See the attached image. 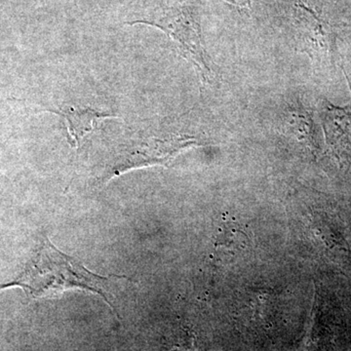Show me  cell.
Returning <instances> with one entry per match:
<instances>
[{
	"mask_svg": "<svg viewBox=\"0 0 351 351\" xmlns=\"http://www.w3.org/2000/svg\"><path fill=\"white\" fill-rule=\"evenodd\" d=\"M123 276H99L88 270L76 258L66 255L45 239L36 252V257L27 265L24 272L13 282L2 287L20 286L32 299L53 297L64 291H87L101 295L108 306L115 311L110 293L113 281Z\"/></svg>",
	"mask_w": 351,
	"mask_h": 351,
	"instance_id": "1",
	"label": "cell"
},
{
	"mask_svg": "<svg viewBox=\"0 0 351 351\" xmlns=\"http://www.w3.org/2000/svg\"><path fill=\"white\" fill-rule=\"evenodd\" d=\"M128 24L152 25L165 32L177 44L182 56L193 64L201 82H211L214 71L203 44L199 19L193 7H166L147 19L133 21Z\"/></svg>",
	"mask_w": 351,
	"mask_h": 351,
	"instance_id": "2",
	"label": "cell"
},
{
	"mask_svg": "<svg viewBox=\"0 0 351 351\" xmlns=\"http://www.w3.org/2000/svg\"><path fill=\"white\" fill-rule=\"evenodd\" d=\"M198 145L197 140L189 135L143 138L121 149L106 179L137 168L168 165L180 152Z\"/></svg>",
	"mask_w": 351,
	"mask_h": 351,
	"instance_id": "3",
	"label": "cell"
},
{
	"mask_svg": "<svg viewBox=\"0 0 351 351\" xmlns=\"http://www.w3.org/2000/svg\"><path fill=\"white\" fill-rule=\"evenodd\" d=\"M295 27L307 53L313 59L329 60L334 58L335 41L326 24L306 4L298 2L294 6Z\"/></svg>",
	"mask_w": 351,
	"mask_h": 351,
	"instance_id": "4",
	"label": "cell"
},
{
	"mask_svg": "<svg viewBox=\"0 0 351 351\" xmlns=\"http://www.w3.org/2000/svg\"><path fill=\"white\" fill-rule=\"evenodd\" d=\"M321 121L330 151L343 165L351 163V106L336 107L324 103Z\"/></svg>",
	"mask_w": 351,
	"mask_h": 351,
	"instance_id": "5",
	"label": "cell"
},
{
	"mask_svg": "<svg viewBox=\"0 0 351 351\" xmlns=\"http://www.w3.org/2000/svg\"><path fill=\"white\" fill-rule=\"evenodd\" d=\"M278 129L286 138L294 141L306 151L313 154L317 149L315 125L306 108L297 105L284 108L279 117Z\"/></svg>",
	"mask_w": 351,
	"mask_h": 351,
	"instance_id": "6",
	"label": "cell"
},
{
	"mask_svg": "<svg viewBox=\"0 0 351 351\" xmlns=\"http://www.w3.org/2000/svg\"><path fill=\"white\" fill-rule=\"evenodd\" d=\"M63 117L68 134L69 145L73 149H78L83 138L88 134L100 129L105 120L117 119L114 115L99 112L92 108H66L63 110H49Z\"/></svg>",
	"mask_w": 351,
	"mask_h": 351,
	"instance_id": "7",
	"label": "cell"
},
{
	"mask_svg": "<svg viewBox=\"0 0 351 351\" xmlns=\"http://www.w3.org/2000/svg\"><path fill=\"white\" fill-rule=\"evenodd\" d=\"M228 3L239 8H250L251 0H226Z\"/></svg>",
	"mask_w": 351,
	"mask_h": 351,
	"instance_id": "8",
	"label": "cell"
}]
</instances>
